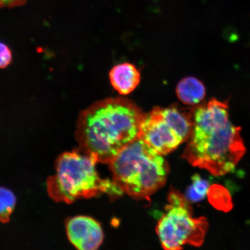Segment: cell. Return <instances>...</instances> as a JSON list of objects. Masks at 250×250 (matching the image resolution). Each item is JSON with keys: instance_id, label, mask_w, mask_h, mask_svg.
<instances>
[{"instance_id": "1", "label": "cell", "mask_w": 250, "mask_h": 250, "mask_svg": "<svg viewBox=\"0 0 250 250\" xmlns=\"http://www.w3.org/2000/svg\"><path fill=\"white\" fill-rule=\"evenodd\" d=\"M191 134L183 158L215 176L233 171L246 152L241 128L230 123L226 102L212 99L192 113Z\"/></svg>"}, {"instance_id": "2", "label": "cell", "mask_w": 250, "mask_h": 250, "mask_svg": "<svg viewBox=\"0 0 250 250\" xmlns=\"http://www.w3.org/2000/svg\"><path fill=\"white\" fill-rule=\"evenodd\" d=\"M145 114L135 103L122 98L94 103L78 117L76 137L80 150L97 163H109L139 137Z\"/></svg>"}, {"instance_id": "3", "label": "cell", "mask_w": 250, "mask_h": 250, "mask_svg": "<svg viewBox=\"0 0 250 250\" xmlns=\"http://www.w3.org/2000/svg\"><path fill=\"white\" fill-rule=\"evenodd\" d=\"M113 180L124 192L148 198L163 187L169 171L162 155L137 137L109 162Z\"/></svg>"}, {"instance_id": "4", "label": "cell", "mask_w": 250, "mask_h": 250, "mask_svg": "<svg viewBox=\"0 0 250 250\" xmlns=\"http://www.w3.org/2000/svg\"><path fill=\"white\" fill-rule=\"evenodd\" d=\"M97 162L80 150L65 152L56 164V173L47 181V190L56 202L71 203L102 193L120 196L124 192L113 180L103 179L96 170Z\"/></svg>"}, {"instance_id": "5", "label": "cell", "mask_w": 250, "mask_h": 250, "mask_svg": "<svg viewBox=\"0 0 250 250\" xmlns=\"http://www.w3.org/2000/svg\"><path fill=\"white\" fill-rule=\"evenodd\" d=\"M168 202L156 228L163 248L178 250L186 245L201 246L208 230L207 219L193 217L190 202L178 190H171Z\"/></svg>"}, {"instance_id": "6", "label": "cell", "mask_w": 250, "mask_h": 250, "mask_svg": "<svg viewBox=\"0 0 250 250\" xmlns=\"http://www.w3.org/2000/svg\"><path fill=\"white\" fill-rule=\"evenodd\" d=\"M192 126V114L176 107H156L145 114L139 137L158 154L165 155L187 142Z\"/></svg>"}, {"instance_id": "7", "label": "cell", "mask_w": 250, "mask_h": 250, "mask_svg": "<svg viewBox=\"0 0 250 250\" xmlns=\"http://www.w3.org/2000/svg\"><path fill=\"white\" fill-rule=\"evenodd\" d=\"M70 242L80 250L98 249L103 240V233L98 222L85 216L69 219L66 224Z\"/></svg>"}, {"instance_id": "8", "label": "cell", "mask_w": 250, "mask_h": 250, "mask_svg": "<svg viewBox=\"0 0 250 250\" xmlns=\"http://www.w3.org/2000/svg\"><path fill=\"white\" fill-rule=\"evenodd\" d=\"M112 87L121 95L133 92L139 85L141 75L135 65L130 62H124L115 65L109 74Z\"/></svg>"}, {"instance_id": "9", "label": "cell", "mask_w": 250, "mask_h": 250, "mask_svg": "<svg viewBox=\"0 0 250 250\" xmlns=\"http://www.w3.org/2000/svg\"><path fill=\"white\" fill-rule=\"evenodd\" d=\"M176 94L178 98L184 104L195 105L205 99L206 87L198 78L188 77L184 78L178 83Z\"/></svg>"}, {"instance_id": "10", "label": "cell", "mask_w": 250, "mask_h": 250, "mask_svg": "<svg viewBox=\"0 0 250 250\" xmlns=\"http://www.w3.org/2000/svg\"><path fill=\"white\" fill-rule=\"evenodd\" d=\"M17 198L11 190L0 187V222L7 223L13 212Z\"/></svg>"}, {"instance_id": "11", "label": "cell", "mask_w": 250, "mask_h": 250, "mask_svg": "<svg viewBox=\"0 0 250 250\" xmlns=\"http://www.w3.org/2000/svg\"><path fill=\"white\" fill-rule=\"evenodd\" d=\"M192 181V185L187 190L186 198L189 202L201 201L207 195L210 184L198 174L193 175Z\"/></svg>"}, {"instance_id": "12", "label": "cell", "mask_w": 250, "mask_h": 250, "mask_svg": "<svg viewBox=\"0 0 250 250\" xmlns=\"http://www.w3.org/2000/svg\"><path fill=\"white\" fill-rule=\"evenodd\" d=\"M208 194L209 195L212 205L219 209L230 210L231 208L230 199L229 195L223 187L215 186H212L208 189Z\"/></svg>"}, {"instance_id": "13", "label": "cell", "mask_w": 250, "mask_h": 250, "mask_svg": "<svg viewBox=\"0 0 250 250\" xmlns=\"http://www.w3.org/2000/svg\"><path fill=\"white\" fill-rule=\"evenodd\" d=\"M12 54L11 49L5 43L0 42V68L4 69L11 63Z\"/></svg>"}, {"instance_id": "14", "label": "cell", "mask_w": 250, "mask_h": 250, "mask_svg": "<svg viewBox=\"0 0 250 250\" xmlns=\"http://www.w3.org/2000/svg\"><path fill=\"white\" fill-rule=\"evenodd\" d=\"M27 0H0V8H16L23 6Z\"/></svg>"}]
</instances>
